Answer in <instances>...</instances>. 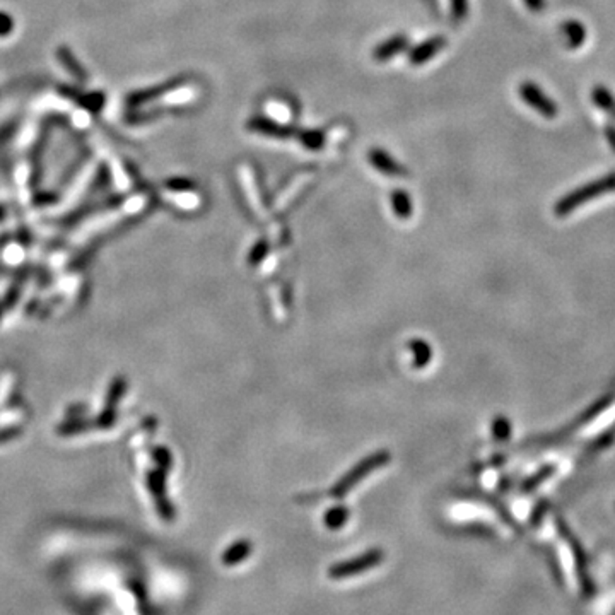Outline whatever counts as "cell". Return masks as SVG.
Instances as JSON below:
<instances>
[{
	"label": "cell",
	"mask_w": 615,
	"mask_h": 615,
	"mask_svg": "<svg viewBox=\"0 0 615 615\" xmlns=\"http://www.w3.org/2000/svg\"><path fill=\"white\" fill-rule=\"evenodd\" d=\"M84 414H86V405L82 403H76L67 409V417H82Z\"/></svg>",
	"instance_id": "obj_30"
},
{
	"label": "cell",
	"mask_w": 615,
	"mask_h": 615,
	"mask_svg": "<svg viewBox=\"0 0 615 615\" xmlns=\"http://www.w3.org/2000/svg\"><path fill=\"white\" fill-rule=\"evenodd\" d=\"M126 388H128V381L125 376H117L111 379L107 396H104V409H117L118 402L125 396Z\"/></svg>",
	"instance_id": "obj_11"
},
{
	"label": "cell",
	"mask_w": 615,
	"mask_h": 615,
	"mask_svg": "<svg viewBox=\"0 0 615 615\" xmlns=\"http://www.w3.org/2000/svg\"><path fill=\"white\" fill-rule=\"evenodd\" d=\"M383 561H385V552L381 549H371L368 552L357 555V557L347 559V561L330 566L328 578L335 579V581L354 578V576L361 574V572L378 568Z\"/></svg>",
	"instance_id": "obj_3"
},
{
	"label": "cell",
	"mask_w": 615,
	"mask_h": 615,
	"mask_svg": "<svg viewBox=\"0 0 615 615\" xmlns=\"http://www.w3.org/2000/svg\"><path fill=\"white\" fill-rule=\"evenodd\" d=\"M390 460H392V455H390L388 449H379V451L372 453L371 456H366V458L361 460V462L357 463L354 469H350L349 472H347L346 476H344L342 479H340L339 482L332 487L330 495L335 499L346 497V495L350 492V489H353L354 486H357V484H359L364 477L369 476V473H372L374 470L385 467Z\"/></svg>",
	"instance_id": "obj_1"
},
{
	"label": "cell",
	"mask_w": 615,
	"mask_h": 615,
	"mask_svg": "<svg viewBox=\"0 0 615 615\" xmlns=\"http://www.w3.org/2000/svg\"><path fill=\"white\" fill-rule=\"evenodd\" d=\"M300 142L308 149L318 150L325 144V135L320 130H304V132L300 133Z\"/></svg>",
	"instance_id": "obj_20"
},
{
	"label": "cell",
	"mask_w": 615,
	"mask_h": 615,
	"mask_svg": "<svg viewBox=\"0 0 615 615\" xmlns=\"http://www.w3.org/2000/svg\"><path fill=\"white\" fill-rule=\"evenodd\" d=\"M446 45H448V41H446L445 36L429 38V40L424 41V43H421V45H417V47L410 52L409 60L412 65H423V63H427L429 60H432V58H434L439 52L445 50Z\"/></svg>",
	"instance_id": "obj_5"
},
{
	"label": "cell",
	"mask_w": 615,
	"mask_h": 615,
	"mask_svg": "<svg viewBox=\"0 0 615 615\" xmlns=\"http://www.w3.org/2000/svg\"><path fill=\"white\" fill-rule=\"evenodd\" d=\"M154 502H156V509H157V513H159L161 518H163L164 522H173L175 516H177V511H175V506L171 504V501L168 499V495L166 497L156 499Z\"/></svg>",
	"instance_id": "obj_24"
},
{
	"label": "cell",
	"mask_w": 615,
	"mask_h": 615,
	"mask_svg": "<svg viewBox=\"0 0 615 615\" xmlns=\"http://www.w3.org/2000/svg\"><path fill=\"white\" fill-rule=\"evenodd\" d=\"M605 132H607V139H609L610 146H612L614 149H615V128H614L612 125H609V126H607Z\"/></svg>",
	"instance_id": "obj_33"
},
{
	"label": "cell",
	"mask_w": 615,
	"mask_h": 615,
	"mask_svg": "<svg viewBox=\"0 0 615 615\" xmlns=\"http://www.w3.org/2000/svg\"><path fill=\"white\" fill-rule=\"evenodd\" d=\"M147 487L153 494L154 501L161 497H166V472L163 470H150L147 473Z\"/></svg>",
	"instance_id": "obj_17"
},
{
	"label": "cell",
	"mask_w": 615,
	"mask_h": 615,
	"mask_svg": "<svg viewBox=\"0 0 615 615\" xmlns=\"http://www.w3.org/2000/svg\"><path fill=\"white\" fill-rule=\"evenodd\" d=\"M153 458L163 472L168 473L171 469H173V455H171V451L166 448V446H156V448L153 449Z\"/></svg>",
	"instance_id": "obj_21"
},
{
	"label": "cell",
	"mask_w": 615,
	"mask_h": 615,
	"mask_svg": "<svg viewBox=\"0 0 615 615\" xmlns=\"http://www.w3.org/2000/svg\"><path fill=\"white\" fill-rule=\"evenodd\" d=\"M12 26H14V21L10 19L7 14L0 12V36H5V34H9L10 31H12Z\"/></svg>",
	"instance_id": "obj_29"
},
{
	"label": "cell",
	"mask_w": 615,
	"mask_h": 615,
	"mask_svg": "<svg viewBox=\"0 0 615 615\" xmlns=\"http://www.w3.org/2000/svg\"><path fill=\"white\" fill-rule=\"evenodd\" d=\"M177 82L178 80H171V82L163 84V86H159V87H153V89H146V91H140V93L132 94V96L128 98V104L130 107H139V104L147 103V101L156 100V98L161 96L163 93L173 89V87L177 86Z\"/></svg>",
	"instance_id": "obj_16"
},
{
	"label": "cell",
	"mask_w": 615,
	"mask_h": 615,
	"mask_svg": "<svg viewBox=\"0 0 615 615\" xmlns=\"http://www.w3.org/2000/svg\"><path fill=\"white\" fill-rule=\"evenodd\" d=\"M253 552V544L248 539L236 540L234 544H231L226 550L223 552V564L226 568H233V566L241 564L245 559H248Z\"/></svg>",
	"instance_id": "obj_8"
},
{
	"label": "cell",
	"mask_w": 615,
	"mask_h": 615,
	"mask_svg": "<svg viewBox=\"0 0 615 615\" xmlns=\"http://www.w3.org/2000/svg\"><path fill=\"white\" fill-rule=\"evenodd\" d=\"M58 60H60L62 63H63V67H65L67 70H69L70 74H72L74 77H76V79H86V74H84V69L82 67H80V63L77 62V58L74 57L72 55V52L70 50H67V48H60V50H58Z\"/></svg>",
	"instance_id": "obj_19"
},
{
	"label": "cell",
	"mask_w": 615,
	"mask_h": 615,
	"mask_svg": "<svg viewBox=\"0 0 615 615\" xmlns=\"http://www.w3.org/2000/svg\"><path fill=\"white\" fill-rule=\"evenodd\" d=\"M54 200H57V197L55 195H38L36 199H34V203H38V205H45L47 202H54Z\"/></svg>",
	"instance_id": "obj_32"
},
{
	"label": "cell",
	"mask_w": 615,
	"mask_h": 615,
	"mask_svg": "<svg viewBox=\"0 0 615 615\" xmlns=\"http://www.w3.org/2000/svg\"><path fill=\"white\" fill-rule=\"evenodd\" d=\"M5 214H7L5 207H3V205H0V221H2V219H3V217H5Z\"/></svg>",
	"instance_id": "obj_34"
},
{
	"label": "cell",
	"mask_w": 615,
	"mask_h": 615,
	"mask_svg": "<svg viewBox=\"0 0 615 615\" xmlns=\"http://www.w3.org/2000/svg\"><path fill=\"white\" fill-rule=\"evenodd\" d=\"M368 159L372 164V168H376L383 175H388V177H403V175H407L405 168L383 149L369 150Z\"/></svg>",
	"instance_id": "obj_6"
},
{
	"label": "cell",
	"mask_w": 615,
	"mask_h": 615,
	"mask_svg": "<svg viewBox=\"0 0 615 615\" xmlns=\"http://www.w3.org/2000/svg\"><path fill=\"white\" fill-rule=\"evenodd\" d=\"M409 349L414 353V368H426L432 359V349L423 339L409 340Z\"/></svg>",
	"instance_id": "obj_15"
},
{
	"label": "cell",
	"mask_w": 615,
	"mask_h": 615,
	"mask_svg": "<svg viewBox=\"0 0 615 615\" xmlns=\"http://www.w3.org/2000/svg\"><path fill=\"white\" fill-rule=\"evenodd\" d=\"M523 2L532 12H542L544 7H546V0H523Z\"/></svg>",
	"instance_id": "obj_31"
},
{
	"label": "cell",
	"mask_w": 615,
	"mask_h": 615,
	"mask_svg": "<svg viewBox=\"0 0 615 615\" xmlns=\"http://www.w3.org/2000/svg\"><path fill=\"white\" fill-rule=\"evenodd\" d=\"M350 511L346 506H333V508L326 509L325 515H323V525L328 530H340L347 525L349 522Z\"/></svg>",
	"instance_id": "obj_12"
},
{
	"label": "cell",
	"mask_w": 615,
	"mask_h": 615,
	"mask_svg": "<svg viewBox=\"0 0 615 615\" xmlns=\"http://www.w3.org/2000/svg\"><path fill=\"white\" fill-rule=\"evenodd\" d=\"M21 434H23V427L21 426L2 427V429H0V445H5V443L14 441V439L19 438Z\"/></svg>",
	"instance_id": "obj_28"
},
{
	"label": "cell",
	"mask_w": 615,
	"mask_h": 615,
	"mask_svg": "<svg viewBox=\"0 0 615 615\" xmlns=\"http://www.w3.org/2000/svg\"><path fill=\"white\" fill-rule=\"evenodd\" d=\"M117 423V409H104L101 410L100 416L94 419V427L98 429H110Z\"/></svg>",
	"instance_id": "obj_22"
},
{
	"label": "cell",
	"mask_w": 615,
	"mask_h": 615,
	"mask_svg": "<svg viewBox=\"0 0 615 615\" xmlns=\"http://www.w3.org/2000/svg\"><path fill=\"white\" fill-rule=\"evenodd\" d=\"M267 253H269V243L265 240H260L256 241L255 246L249 249V255H248V263L251 267H256L258 263H262V260L265 258Z\"/></svg>",
	"instance_id": "obj_23"
},
{
	"label": "cell",
	"mask_w": 615,
	"mask_h": 615,
	"mask_svg": "<svg viewBox=\"0 0 615 615\" xmlns=\"http://www.w3.org/2000/svg\"><path fill=\"white\" fill-rule=\"evenodd\" d=\"M94 427V421L82 419V417H69L67 421H63L62 424H58L57 434L58 436H77L87 432Z\"/></svg>",
	"instance_id": "obj_13"
},
{
	"label": "cell",
	"mask_w": 615,
	"mask_h": 615,
	"mask_svg": "<svg viewBox=\"0 0 615 615\" xmlns=\"http://www.w3.org/2000/svg\"><path fill=\"white\" fill-rule=\"evenodd\" d=\"M615 190V173L607 175V177L599 178V180L592 181V183L581 186V188L574 190V192L568 193L564 199H561L555 205V214L557 216H564V214L571 212L576 207H579L581 203H585L586 200L596 199V197L603 195V193L614 192Z\"/></svg>",
	"instance_id": "obj_2"
},
{
	"label": "cell",
	"mask_w": 615,
	"mask_h": 615,
	"mask_svg": "<svg viewBox=\"0 0 615 615\" xmlns=\"http://www.w3.org/2000/svg\"><path fill=\"white\" fill-rule=\"evenodd\" d=\"M561 30L569 48H579L585 43L586 27L579 21H566Z\"/></svg>",
	"instance_id": "obj_10"
},
{
	"label": "cell",
	"mask_w": 615,
	"mask_h": 615,
	"mask_svg": "<svg viewBox=\"0 0 615 615\" xmlns=\"http://www.w3.org/2000/svg\"><path fill=\"white\" fill-rule=\"evenodd\" d=\"M407 43H409V41H407V38L403 36V34L393 36V38H390V40H386L385 43L378 45V47L374 48V54H372V57H374V60H378V62H386V60H390V58L395 57V55H399L400 52L405 50Z\"/></svg>",
	"instance_id": "obj_9"
},
{
	"label": "cell",
	"mask_w": 615,
	"mask_h": 615,
	"mask_svg": "<svg viewBox=\"0 0 615 615\" xmlns=\"http://www.w3.org/2000/svg\"><path fill=\"white\" fill-rule=\"evenodd\" d=\"M166 186L173 192H186V190L195 188V183L188 178H173V180H168Z\"/></svg>",
	"instance_id": "obj_27"
},
{
	"label": "cell",
	"mask_w": 615,
	"mask_h": 615,
	"mask_svg": "<svg viewBox=\"0 0 615 615\" xmlns=\"http://www.w3.org/2000/svg\"><path fill=\"white\" fill-rule=\"evenodd\" d=\"M519 98H522L530 108H533L537 113L542 115V117L546 118L557 117L559 113L557 104H555L535 82H532V80H525V82L519 86Z\"/></svg>",
	"instance_id": "obj_4"
},
{
	"label": "cell",
	"mask_w": 615,
	"mask_h": 615,
	"mask_svg": "<svg viewBox=\"0 0 615 615\" xmlns=\"http://www.w3.org/2000/svg\"><path fill=\"white\" fill-rule=\"evenodd\" d=\"M2 316H3V304L0 303V320H2Z\"/></svg>",
	"instance_id": "obj_35"
},
{
	"label": "cell",
	"mask_w": 615,
	"mask_h": 615,
	"mask_svg": "<svg viewBox=\"0 0 615 615\" xmlns=\"http://www.w3.org/2000/svg\"><path fill=\"white\" fill-rule=\"evenodd\" d=\"M592 98H593V103H595L600 110L605 111V113H609V115H612V117L615 118V100H614L612 93H610L607 87L596 86L595 89H593Z\"/></svg>",
	"instance_id": "obj_18"
},
{
	"label": "cell",
	"mask_w": 615,
	"mask_h": 615,
	"mask_svg": "<svg viewBox=\"0 0 615 615\" xmlns=\"http://www.w3.org/2000/svg\"><path fill=\"white\" fill-rule=\"evenodd\" d=\"M392 207H393V212L400 217V219H409L414 212V205H412V199H410L409 193L405 190L399 188V190H393L392 193Z\"/></svg>",
	"instance_id": "obj_14"
},
{
	"label": "cell",
	"mask_w": 615,
	"mask_h": 615,
	"mask_svg": "<svg viewBox=\"0 0 615 615\" xmlns=\"http://www.w3.org/2000/svg\"><path fill=\"white\" fill-rule=\"evenodd\" d=\"M21 286H23V284L17 282L16 280V282H14L9 289H7L5 296H3V300H2L3 309H12L14 306H16L17 301H19V298H21V291H23V287Z\"/></svg>",
	"instance_id": "obj_25"
},
{
	"label": "cell",
	"mask_w": 615,
	"mask_h": 615,
	"mask_svg": "<svg viewBox=\"0 0 615 615\" xmlns=\"http://www.w3.org/2000/svg\"><path fill=\"white\" fill-rule=\"evenodd\" d=\"M248 128L253 130V132L263 133V135L276 137V139H289L294 133L291 126L280 125V123L269 120V118H251L248 122Z\"/></svg>",
	"instance_id": "obj_7"
},
{
	"label": "cell",
	"mask_w": 615,
	"mask_h": 615,
	"mask_svg": "<svg viewBox=\"0 0 615 615\" xmlns=\"http://www.w3.org/2000/svg\"><path fill=\"white\" fill-rule=\"evenodd\" d=\"M449 5H451V17L456 23L465 19L469 12V0H451Z\"/></svg>",
	"instance_id": "obj_26"
}]
</instances>
